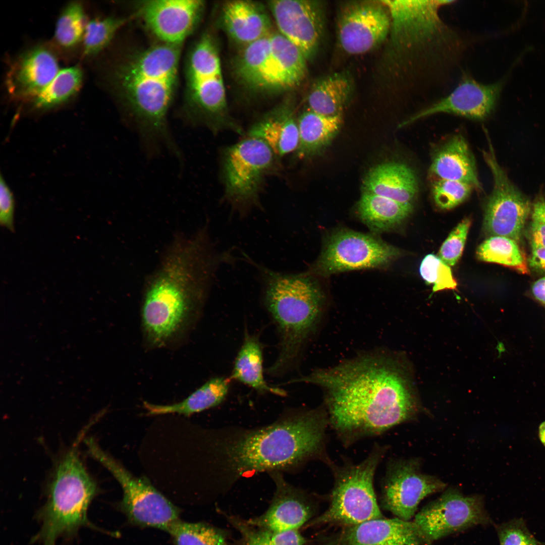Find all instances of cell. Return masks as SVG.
Returning <instances> with one entry per match:
<instances>
[{"mask_svg": "<svg viewBox=\"0 0 545 545\" xmlns=\"http://www.w3.org/2000/svg\"><path fill=\"white\" fill-rule=\"evenodd\" d=\"M298 382L324 390L329 420L346 441L385 431L417 412L403 367L387 353L360 355L289 381Z\"/></svg>", "mask_w": 545, "mask_h": 545, "instance_id": "obj_1", "label": "cell"}, {"mask_svg": "<svg viewBox=\"0 0 545 545\" xmlns=\"http://www.w3.org/2000/svg\"><path fill=\"white\" fill-rule=\"evenodd\" d=\"M180 46L160 42L139 52L117 70L115 81L134 127L149 151L161 146L181 153L167 116L176 89Z\"/></svg>", "mask_w": 545, "mask_h": 545, "instance_id": "obj_2", "label": "cell"}, {"mask_svg": "<svg viewBox=\"0 0 545 545\" xmlns=\"http://www.w3.org/2000/svg\"><path fill=\"white\" fill-rule=\"evenodd\" d=\"M327 418L321 410H310L243 432L222 443V464L234 477L299 464L322 451Z\"/></svg>", "mask_w": 545, "mask_h": 545, "instance_id": "obj_3", "label": "cell"}, {"mask_svg": "<svg viewBox=\"0 0 545 545\" xmlns=\"http://www.w3.org/2000/svg\"><path fill=\"white\" fill-rule=\"evenodd\" d=\"M246 261L259 270L263 282V302L279 336V354L267 369L280 376L296 364L303 348L320 320L324 296L314 276L304 272L289 274L274 271Z\"/></svg>", "mask_w": 545, "mask_h": 545, "instance_id": "obj_4", "label": "cell"}, {"mask_svg": "<svg viewBox=\"0 0 545 545\" xmlns=\"http://www.w3.org/2000/svg\"><path fill=\"white\" fill-rule=\"evenodd\" d=\"M85 428L71 447L57 460L46 487V501L36 513L40 528L31 541L40 545H56L60 537H71L82 527L117 535L93 524L87 511L98 493L96 481L83 464L79 446Z\"/></svg>", "mask_w": 545, "mask_h": 545, "instance_id": "obj_5", "label": "cell"}, {"mask_svg": "<svg viewBox=\"0 0 545 545\" xmlns=\"http://www.w3.org/2000/svg\"><path fill=\"white\" fill-rule=\"evenodd\" d=\"M187 98L184 120L214 134L230 130L243 134L242 127L228 115L221 61L211 38L203 36L192 49L186 72Z\"/></svg>", "mask_w": 545, "mask_h": 545, "instance_id": "obj_6", "label": "cell"}, {"mask_svg": "<svg viewBox=\"0 0 545 545\" xmlns=\"http://www.w3.org/2000/svg\"><path fill=\"white\" fill-rule=\"evenodd\" d=\"M306 59L299 49L280 33L271 32L245 46L236 72L247 87L265 91H283L298 86L307 73Z\"/></svg>", "mask_w": 545, "mask_h": 545, "instance_id": "obj_7", "label": "cell"}, {"mask_svg": "<svg viewBox=\"0 0 545 545\" xmlns=\"http://www.w3.org/2000/svg\"><path fill=\"white\" fill-rule=\"evenodd\" d=\"M383 452L376 449L360 463L338 468L328 508L308 525L346 527L382 518L373 481Z\"/></svg>", "mask_w": 545, "mask_h": 545, "instance_id": "obj_8", "label": "cell"}, {"mask_svg": "<svg viewBox=\"0 0 545 545\" xmlns=\"http://www.w3.org/2000/svg\"><path fill=\"white\" fill-rule=\"evenodd\" d=\"M277 156L262 140L248 137L225 149L222 159L225 196L240 218L259 206L265 177L275 169Z\"/></svg>", "mask_w": 545, "mask_h": 545, "instance_id": "obj_9", "label": "cell"}, {"mask_svg": "<svg viewBox=\"0 0 545 545\" xmlns=\"http://www.w3.org/2000/svg\"><path fill=\"white\" fill-rule=\"evenodd\" d=\"M85 444L89 454L108 469L121 485L123 495L119 507L131 524L167 531L179 519L178 508L148 480L132 475L93 438L87 439Z\"/></svg>", "mask_w": 545, "mask_h": 545, "instance_id": "obj_10", "label": "cell"}, {"mask_svg": "<svg viewBox=\"0 0 545 545\" xmlns=\"http://www.w3.org/2000/svg\"><path fill=\"white\" fill-rule=\"evenodd\" d=\"M401 254L399 249L374 234L339 229L325 238L318 258L306 272L328 277L345 271L384 268Z\"/></svg>", "mask_w": 545, "mask_h": 545, "instance_id": "obj_11", "label": "cell"}, {"mask_svg": "<svg viewBox=\"0 0 545 545\" xmlns=\"http://www.w3.org/2000/svg\"><path fill=\"white\" fill-rule=\"evenodd\" d=\"M488 137L487 134L488 148L482 155L493 176V187L485 204L483 229L490 236L507 237L518 243L531 203L499 163Z\"/></svg>", "mask_w": 545, "mask_h": 545, "instance_id": "obj_12", "label": "cell"}, {"mask_svg": "<svg viewBox=\"0 0 545 545\" xmlns=\"http://www.w3.org/2000/svg\"><path fill=\"white\" fill-rule=\"evenodd\" d=\"M413 522L427 542L489 522L480 497L449 489L421 509Z\"/></svg>", "mask_w": 545, "mask_h": 545, "instance_id": "obj_13", "label": "cell"}, {"mask_svg": "<svg viewBox=\"0 0 545 545\" xmlns=\"http://www.w3.org/2000/svg\"><path fill=\"white\" fill-rule=\"evenodd\" d=\"M419 461L397 460L389 466L382 495L383 507L397 518L410 521L420 502L443 490L445 483L436 477L421 473Z\"/></svg>", "mask_w": 545, "mask_h": 545, "instance_id": "obj_14", "label": "cell"}, {"mask_svg": "<svg viewBox=\"0 0 545 545\" xmlns=\"http://www.w3.org/2000/svg\"><path fill=\"white\" fill-rule=\"evenodd\" d=\"M391 27L390 13L380 1L351 3L340 13V45L349 54L365 53L385 40Z\"/></svg>", "mask_w": 545, "mask_h": 545, "instance_id": "obj_15", "label": "cell"}, {"mask_svg": "<svg viewBox=\"0 0 545 545\" xmlns=\"http://www.w3.org/2000/svg\"><path fill=\"white\" fill-rule=\"evenodd\" d=\"M509 73L494 83L485 84L464 75L446 96L421 110L402 122L405 126L422 118L439 113L459 115L475 120H483L494 110Z\"/></svg>", "mask_w": 545, "mask_h": 545, "instance_id": "obj_16", "label": "cell"}, {"mask_svg": "<svg viewBox=\"0 0 545 545\" xmlns=\"http://www.w3.org/2000/svg\"><path fill=\"white\" fill-rule=\"evenodd\" d=\"M203 5L200 0L145 1L137 12L161 42L180 46L197 24Z\"/></svg>", "mask_w": 545, "mask_h": 545, "instance_id": "obj_17", "label": "cell"}, {"mask_svg": "<svg viewBox=\"0 0 545 545\" xmlns=\"http://www.w3.org/2000/svg\"><path fill=\"white\" fill-rule=\"evenodd\" d=\"M268 6L280 33L297 46L306 60L312 57L323 28L322 8L319 2L272 1Z\"/></svg>", "mask_w": 545, "mask_h": 545, "instance_id": "obj_18", "label": "cell"}, {"mask_svg": "<svg viewBox=\"0 0 545 545\" xmlns=\"http://www.w3.org/2000/svg\"><path fill=\"white\" fill-rule=\"evenodd\" d=\"M270 472L276 490L268 508L260 515L246 520L273 531L299 530L313 516V505L305 494L287 483L278 471Z\"/></svg>", "mask_w": 545, "mask_h": 545, "instance_id": "obj_19", "label": "cell"}, {"mask_svg": "<svg viewBox=\"0 0 545 545\" xmlns=\"http://www.w3.org/2000/svg\"><path fill=\"white\" fill-rule=\"evenodd\" d=\"M59 71L52 50L44 45L35 46L22 53L12 65L6 79L8 91L16 99L32 100Z\"/></svg>", "mask_w": 545, "mask_h": 545, "instance_id": "obj_20", "label": "cell"}, {"mask_svg": "<svg viewBox=\"0 0 545 545\" xmlns=\"http://www.w3.org/2000/svg\"><path fill=\"white\" fill-rule=\"evenodd\" d=\"M425 542L413 521L382 517L344 527L322 545H422Z\"/></svg>", "mask_w": 545, "mask_h": 545, "instance_id": "obj_21", "label": "cell"}, {"mask_svg": "<svg viewBox=\"0 0 545 545\" xmlns=\"http://www.w3.org/2000/svg\"><path fill=\"white\" fill-rule=\"evenodd\" d=\"M362 193L376 194L404 204H412L418 191L413 170L400 162H388L372 168L364 177Z\"/></svg>", "mask_w": 545, "mask_h": 545, "instance_id": "obj_22", "label": "cell"}, {"mask_svg": "<svg viewBox=\"0 0 545 545\" xmlns=\"http://www.w3.org/2000/svg\"><path fill=\"white\" fill-rule=\"evenodd\" d=\"M437 179L456 181L468 184L482 190L474 157L464 138L453 136L433 153L429 168Z\"/></svg>", "mask_w": 545, "mask_h": 545, "instance_id": "obj_23", "label": "cell"}, {"mask_svg": "<svg viewBox=\"0 0 545 545\" xmlns=\"http://www.w3.org/2000/svg\"><path fill=\"white\" fill-rule=\"evenodd\" d=\"M247 136L264 141L278 158L295 151L299 134L293 107L283 104L267 113L250 127Z\"/></svg>", "mask_w": 545, "mask_h": 545, "instance_id": "obj_24", "label": "cell"}, {"mask_svg": "<svg viewBox=\"0 0 545 545\" xmlns=\"http://www.w3.org/2000/svg\"><path fill=\"white\" fill-rule=\"evenodd\" d=\"M222 20L229 35L245 46L270 34L271 23L262 5L243 0L226 2Z\"/></svg>", "mask_w": 545, "mask_h": 545, "instance_id": "obj_25", "label": "cell"}, {"mask_svg": "<svg viewBox=\"0 0 545 545\" xmlns=\"http://www.w3.org/2000/svg\"><path fill=\"white\" fill-rule=\"evenodd\" d=\"M254 389L259 394L271 393L284 396L285 391L269 386L263 375V349L258 336L246 329L242 344L235 358L229 377Z\"/></svg>", "mask_w": 545, "mask_h": 545, "instance_id": "obj_26", "label": "cell"}, {"mask_svg": "<svg viewBox=\"0 0 545 545\" xmlns=\"http://www.w3.org/2000/svg\"><path fill=\"white\" fill-rule=\"evenodd\" d=\"M412 209V204L366 193H362L357 205L358 217L374 235L398 228Z\"/></svg>", "mask_w": 545, "mask_h": 545, "instance_id": "obj_27", "label": "cell"}, {"mask_svg": "<svg viewBox=\"0 0 545 545\" xmlns=\"http://www.w3.org/2000/svg\"><path fill=\"white\" fill-rule=\"evenodd\" d=\"M231 381L229 377L215 376L180 402L164 405L144 401L143 406L149 415L178 413L189 416L221 404L229 393Z\"/></svg>", "mask_w": 545, "mask_h": 545, "instance_id": "obj_28", "label": "cell"}, {"mask_svg": "<svg viewBox=\"0 0 545 545\" xmlns=\"http://www.w3.org/2000/svg\"><path fill=\"white\" fill-rule=\"evenodd\" d=\"M342 124V115L327 117L309 109L298 119L299 134L296 156L310 157L328 145L339 132Z\"/></svg>", "mask_w": 545, "mask_h": 545, "instance_id": "obj_29", "label": "cell"}, {"mask_svg": "<svg viewBox=\"0 0 545 545\" xmlns=\"http://www.w3.org/2000/svg\"><path fill=\"white\" fill-rule=\"evenodd\" d=\"M351 93V83L345 75L334 74L323 77L311 87L308 109L327 117L342 115Z\"/></svg>", "mask_w": 545, "mask_h": 545, "instance_id": "obj_30", "label": "cell"}, {"mask_svg": "<svg viewBox=\"0 0 545 545\" xmlns=\"http://www.w3.org/2000/svg\"><path fill=\"white\" fill-rule=\"evenodd\" d=\"M222 514L240 534L236 545H305L308 541L299 530L273 531L251 525L231 514Z\"/></svg>", "mask_w": 545, "mask_h": 545, "instance_id": "obj_31", "label": "cell"}, {"mask_svg": "<svg viewBox=\"0 0 545 545\" xmlns=\"http://www.w3.org/2000/svg\"><path fill=\"white\" fill-rule=\"evenodd\" d=\"M83 72L78 66L64 68L32 101L33 106L48 110L62 104L74 97L82 84Z\"/></svg>", "mask_w": 545, "mask_h": 545, "instance_id": "obj_32", "label": "cell"}, {"mask_svg": "<svg viewBox=\"0 0 545 545\" xmlns=\"http://www.w3.org/2000/svg\"><path fill=\"white\" fill-rule=\"evenodd\" d=\"M476 256L480 261L510 267L523 274L529 272L526 258L518 243L507 237L490 236L478 247Z\"/></svg>", "mask_w": 545, "mask_h": 545, "instance_id": "obj_33", "label": "cell"}, {"mask_svg": "<svg viewBox=\"0 0 545 545\" xmlns=\"http://www.w3.org/2000/svg\"><path fill=\"white\" fill-rule=\"evenodd\" d=\"M167 532L175 545H230L226 532L204 522L177 520Z\"/></svg>", "mask_w": 545, "mask_h": 545, "instance_id": "obj_34", "label": "cell"}, {"mask_svg": "<svg viewBox=\"0 0 545 545\" xmlns=\"http://www.w3.org/2000/svg\"><path fill=\"white\" fill-rule=\"evenodd\" d=\"M87 22L83 5L72 2L62 10L56 25L54 39L61 48L68 49L83 41Z\"/></svg>", "mask_w": 545, "mask_h": 545, "instance_id": "obj_35", "label": "cell"}, {"mask_svg": "<svg viewBox=\"0 0 545 545\" xmlns=\"http://www.w3.org/2000/svg\"><path fill=\"white\" fill-rule=\"evenodd\" d=\"M128 20L126 18L107 17L87 22L83 38L84 55L92 57L105 48Z\"/></svg>", "mask_w": 545, "mask_h": 545, "instance_id": "obj_36", "label": "cell"}, {"mask_svg": "<svg viewBox=\"0 0 545 545\" xmlns=\"http://www.w3.org/2000/svg\"><path fill=\"white\" fill-rule=\"evenodd\" d=\"M419 272L427 284L433 285V292L457 288V283L450 266L433 254H427L423 258Z\"/></svg>", "mask_w": 545, "mask_h": 545, "instance_id": "obj_37", "label": "cell"}, {"mask_svg": "<svg viewBox=\"0 0 545 545\" xmlns=\"http://www.w3.org/2000/svg\"><path fill=\"white\" fill-rule=\"evenodd\" d=\"M472 186L461 182L437 179L431 191L436 205L442 209H452L466 200L471 193Z\"/></svg>", "mask_w": 545, "mask_h": 545, "instance_id": "obj_38", "label": "cell"}, {"mask_svg": "<svg viewBox=\"0 0 545 545\" xmlns=\"http://www.w3.org/2000/svg\"><path fill=\"white\" fill-rule=\"evenodd\" d=\"M471 224L469 218L463 219L442 244L438 256L449 266H454L461 257Z\"/></svg>", "mask_w": 545, "mask_h": 545, "instance_id": "obj_39", "label": "cell"}, {"mask_svg": "<svg viewBox=\"0 0 545 545\" xmlns=\"http://www.w3.org/2000/svg\"><path fill=\"white\" fill-rule=\"evenodd\" d=\"M500 545H545L537 540L522 518H516L498 528Z\"/></svg>", "mask_w": 545, "mask_h": 545, "instance_id": "obj_40", "label": "cell"}, {"mask_svg": "<svg viewBox=\"0 0 545 545\" xmlns=\"http://www.w3.org/2000/svg\"><path fill=\"white\" fill-rule=\"evenodd\" d=\"M15 202L13 194L3 177L0 180V223L9 230H14Z\"/></svg>", "mask_w": 545, "mask_h": 545, "instance_id": "obj_41", "label": "cell"}, {"mask_svg": "<svg viewBox=\"0 0 545 545\" xmlns=\"http://www.w3.org/2000/svg\"><path fill=\"white\" fill-rule=\"evenodd\" d=\"M530 228L531 248L545 247V218L532 208Z\"/></svg>", "mask_w": 545, "mask_h": 545, "instance_id": "obj_42", "label": "cell"}, {"mask_svg": "<svg viewBox=\"0 0 545 545\" xmlns=\"http://www.w3.org/2000/svg\"><path fill=\"white\" fill-rule=\"evenodd\" d=\"M529 265L533 269L545 272V247H532Z\"/></svg>", "mask_w": 545, "mask_h": 545, "instance_id": "obj_43", "label": "cell"}, {"mask_svg": "<svg viewBox=\"0 0 545 545\" xmlns=\"http://www.w3.org/2000/svg\"><path fill=\"white\" fill-rule=\"evenodd\" d=\"M534 297L545 305V277L537 280L532 286Z\"/></svg>", "mask_w": 545, "mask_h": 545, "instance_id": "obj_44", "label": "cell"}, {"mask_svg": "<svg viewBox=\"0 0 545 545\" xmlns=\"http://www.w3.org/2000/svg\"><path fill=\"white\" fill-rule=\"evenodd\" d=\"M532 209L536 210L545 218V200L542 196L538 197L532 205Z\"/></svg>", "mask_w": 545, "mask_h": 545, "instance_id": "obj_45", "label": "cell"}, {"mask_svg": "<svg viewBox=\"0 0 545 545\" xmlns=\"http://www.w3.org/2000/svg\"><path fill=\"white\" fill-rule=\"evenodd\" d=\"M538 434L541 443L545 447V421L540 424L538 429Z\"/></svg>", "mask_w": 545, "mask_h": 545, "instance_id": "obj_46", "label": "cell"}]
</instances>
